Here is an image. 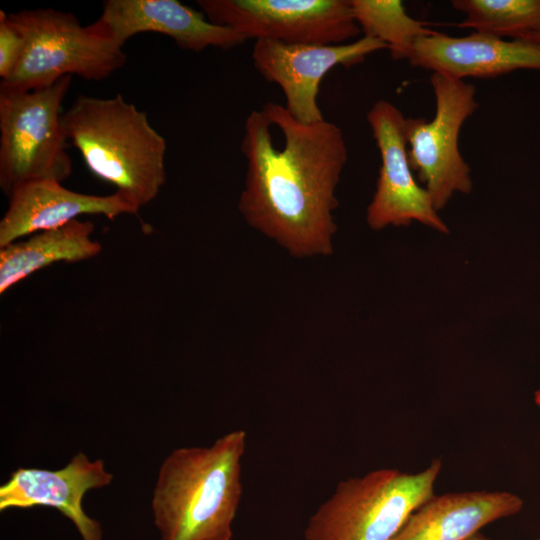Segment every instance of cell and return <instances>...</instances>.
<instances>
[{"mask_svg": "<svg viewBox=\"0 0 540 540\" xmlns=\"http://www.w3.org/2000/svg\"><path fill=\"white\" fill-rule=\"evenodd\" d=\"M383 49H387L384 43L367 36L336 45L258 39L253 45L252 61L267 82L281 88L289 114L300 123L313 124L325 119L317 101L325 75L336 66L357 65Z\"/></svg>", "mask_w": 540, "mask_h": 540, "instance_id": "cell-10", "label": "cell"}, {"mask_svg": "<svg viewBox=\"0 0 540 540\" xmlns=\"http://www.w3.org/2000/svg\"><path fill=\"white\" fill-rule=\"evenodd\" d=\"M435 97L432 120L406 117L405 131L410 166L428 192L437 211L454 193L472 190L470 166L459 151V134L478 108L476 88L464 80L432 73Z\"/></svg>", "mask_w": 540, "mask_h": 540, "instance_id": "cell-7", "label": "cell"}, {"mask_svg": "<svg viewBox=\"0 0 540 540\" xmlns=\"http://www.w3.org/2000/svg\"><path fill=\"white\" fill-rule=\"evenodd\" d=\"M523 40H530V41L540 42V33L532 35V36H530V37H528L526 39H523Z\"/></svg>", "mask_w": 540, "mask_h": 540, "instance_id": "cell-21", "label": "cell"}, {"mask_svg": "<svg viewBox=\"0 0 540 540\" xmlns=\"http://www.w3.org/2000/svg\"><path fill=\"white\" fill-rule=\"evenodd\" d=\"M350 4L363 36L384 43L394 60H408L416 41L433 32L411 17L401 0H350Z\"/></svg>", "mask_w": 540, "mask_h": 540, "instance_id": "cell-17", "label": "cell"}, {"mask_svg": "<svg viewBox=\"0 0 540 540\" xmlns=\"http://www.w3.org/2000/svg\"><path fill=\"white\" fill-rule=\"evenodd\" d=\"M214 24L248 39L336 45L358 37L350 0H198Z\"/></svg>", "mask_w": 540, "mask_h": 540, "instance_id": "cell-8", "label": "cell"}, {"mask_svg": "<svg viewBox=\"0 0 540 540\" xmlns=\"http://www.w3.org/2000/svg\"><path fill=\"white\" fill-rule=\"evenodd\" d=\"M8 17L21 33L24 46L15 70L1 81L2 86L41 89L73 75L99 81L126 63L123 45L99 18L82 26L73 14L52 8L21 10Z\"/></svg>", "mask_w": 540, "mask_h": 540, "instance_id": "cell-4", "label": "cell"}, {"mask_svg": "<svg viewBox=\"0 0 540 540\" xmlns=\"http://www.w3.org/2000/svg\"><path fill=\"white\" fill-rule=\"evenodd\" d=\"M379 150L381 165L366 221L371 229L405 226L418 221L439 232L448 228L426 189L415 179L408 158L406 117L393 103L376 101L366 115Z\"/></svg>", "mask_w": 540, "mask_h": 540, "instance_id": "cell-9", "label": "cell"}, {"mask_svg": "<svg viewBox=\"0 0 540 540\" xmlns=\"http://www.w3.org/2000/svg\"><path fill=\"white\" fill-rule=\"evenodd\" d=\"M62 124L94 176L138 209L157 197L166 182L167 145L144 111L121 94L80 95L62 114Z\"/></svg>", "mask_w": 540, "mask_h": 540, "instance_id": "cell-3", "label": "cell"}, {"mask_svg": "<svg viewBox=\"0 0 540 540\" xmlns=\"http://www.w3.org/2000/svg\"><path fill=\"white\" fill-rule=\"evenodd\" d=\"M245 448V431L233 430L210 446L180 447L164 459L152 497L161 540H232Z\"/></svg>", "mask_w": 540, "mask_h": 540, "instance_id": "cell-2", "label": "cell"}, {"mask_svg": "<svg viewBox=\"0 0 540 540\" xmlns=\"http://www.w3.org/2000/svg\"><path fill=\"white\" fill-rule=\"evenodd\" d=\"M464 14L459 28L512 39H526L540 33V0H453Z\"/></svg>", "mask_w": 540, "mask_h": 540, "instance_id": "cell-18", "label": "cell"}, {"mask_svg": "<svg viewBox=\"0 0 540 540\" xmlns=\"http://www.w3.org/2000/svg\"><path fill=\"white\" fill-rule=\"evenodd\" d=\"M99 19L123 46L138 33L172 38L184 50L231 49L247 39L237 31L212 23L199 11L177 0H107Z\"/></svg>", "mask_w": 540, "mask_h": 540, "instance_id": "cell-14", "label": "cell"}, {"mask_svg": "<svg viewBox=\"0 0 540 540\" xmlns=\"http://www.w3.org/2000/svg\"><path fill=\"white\" fill-rule=\"evenodd\" d=\"M407 61L458 80L493 78L517 70L540 71V42L479 32L456 37L433 31L416 41Z\"/></svg>", "mask_w": 540, "mask_h": 540, "instance_id": "cell-12", "label": "cell"}, {"mask_svg": "<svg viewBox=\"0 0 540 540\" xmlns=\"http://www.w3.org/2000/svg\"><path fill=\"white\" fill-rule=\"evenodd\" d=\"M442 463L423 471L379 469L339 482L309 518L305 540H393L411 514L434 495Z\"/></svg>", "mask_w": 540, "mask_h": 540, "instance_id": "cell-5", "label": "cell"}, {"mask_svg": "<svg viewBox=\"0 0 540 540\" xmlns=\"http://www.w3.org/2000/svg\"><path fill=\"white\" fill-rule=\"evenodd\" d=\"M0 220V248L35 233L62 227L85 214L114 219L139 211L123 194L99 196L72 191L61 182L38 180L17 187Z\"/></svg>", "mask_w": 540, "mask_h": 540, "instance_id": "cell-13", "label": "cell"}, {"mask_svg": "<svg viewBox=\"0 0 540 540\" xmlns=\"http://www.w3.org/2000/svg\"><path fill=\"white\" fill-rule=\"evenodd\" d=\"M21 33L10 21L8 14L0 11V76L8 79L15 70L23 51Z\"/></svg>", "mask_w": 540, "mask_h": 540, "instance_id": "cell-19", "label": "cell"}, {"mask_svg": "<svg viewBox=\"0 0 540 540\" xmlns=\"http://www.w3.org/2000/svg\"><path fill=\"white\" fill-rule=\"evenodd\" d=\"M535 403L540 407V389L535 392Z\"/></svg>", "mask_w": 540, "mask_h": 540, "instance_id": "cell-22", "label": "cell"}, {"mask_svg": "<svg viewBox=\"0 0 540 540\" xmlns=\"http://www.w3.org/2000/svg\"><path fill=\"white\" fill-rule=\"evenodd\" d=\"M71 82L67 76L34 90L0 85V187L7 196L28 182L70 176L61 106Z\"/></svg>", "mask_w": 540, "mask_h": 540, "instance_id": "cell-6", "label": "cell"}, {"mask_svg": "<svg viewBox=\"0 0 540 540\" xmlns=\"http://www.w3.org/2000/svg\"><path fill=\"white\" fill-rule=\"evenodd\" d=\"M240 149L247 165L238 209L247 224L294 257L332 254L348 158L340 127L300 123L269 101L246 117Z\"/></svg>", "mask_w": 540, "mask_h": 540, "instance_id": "cell-1", "label": "cell"}, {"mask_svg": "<svg viewBox=\"0 0 540 540\" xmlns=\"http://www.w3.org/2000/svg\"><path fill=\"white\" fill-rule=\"evenodd\" d=\"M112 480L101 459L91 461L82 452L58 470L21 467L0 486V511L52 507L74 524L82 540H102L101 524L85 513L82 501L87 491L103 488Z\"/></svg>", "mask_w": 540, "mask_h": 540, "instance_id": "cell-11", "label": "cell"}, {"mask_svg": "<svg viewBox=\"0 0 540 540\" xmlns=\"http://www.w3.org/2000/svg\"><path fill=\"white\" fill-rule=\"evenodd\" d=\"M94 224L78 219L0 248V294L53 263H74L95 257L101 244L92 239Z\"/></svg>", "mask_w": 540, "mask_h": 540, "instance_id": "cell-16", "label": "cell"}, {"mask_svg": "<svg viewBox=\"0 0 540 540\" xmlns=\"http://www.w3.org/2000/svg\"><path fill=\"white\" fill-rule=\"evenodd\" d=\"M468 540H489V539H487V538L483 537L481 534L477 533L474 536H472L471 538H469ZM536 540H540V538H538Z\"/></svg>", "mask_w": 540, "mask_h": 540, "instance_id": "cell-20", "label": "cell"}, {"mask_svg": "<svg viewBox=\"0 0 540 540\" xmlns=\"http://www.w3.org/2000/svg\"><path fill=\"white\" fill-rule=\"evenodd\" d=\"M522 507L519 496L505 491L433 495L411 514L393 540H468Z\"/></svg>", "mask_w": 540, "mask_h": 540, "instance_id": "cell-15", "label": "cell"}]
</instances>
